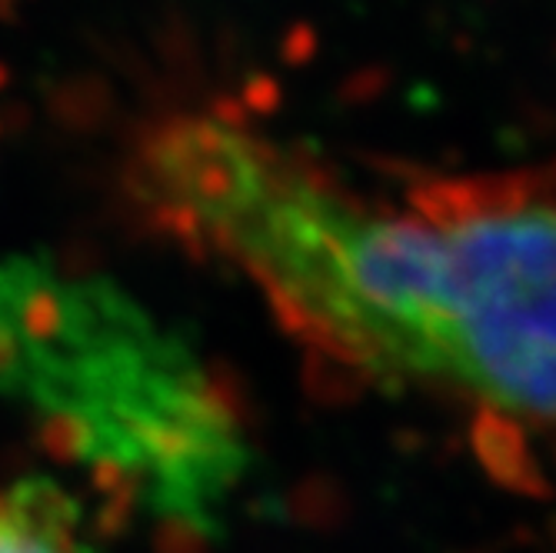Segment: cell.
Wrapping results in <instances>:
<instances>
[{
	"instance_id": "1",
	"label": "cell",
	"mask_w": 556,
	"mask_h": 553,
	"mask_svg": "<svg viewBox=\"0 0 556 553\" xmlns=\"http://www.w3.org/2000/svg\"><path fill=\"white\" fill-rule=\"evenodd\" d=\"M127 190L330 364L556 427V158L427 177L390 211L254 127L184 111L137 134Z\"/></svg>"
},
{
	"instance_id": "2",
	"label": "cell",
	"mask_w": 556,
	"mask_h": 553,
	"mask_svg": "<svg viewBox=\"0 0 556 553\" xmlns=\"http://www.w3.org/2000/svg\"><path fill=\"white\" fill-rule=\"evenodd\" d=\"M0 380L84 461L184 524H211L243 474L214 377L104 280L0 264Z\"/></svg>"
},
{
	"instance_id": "3",
	"label": "cell",
	"mask_w": 556,
	"mask_h": 553,
	"mask_svg": "<svg viewBox=\"0 0 556 553\" xmlns=\"http://www.w3.org/2000/svg\"><path fill=\"white\" fill-rule=\"evenodd\" d=\"M0 553H97L71 497L40 480L0 483Z\"/></svg>"
}]
</instances>
